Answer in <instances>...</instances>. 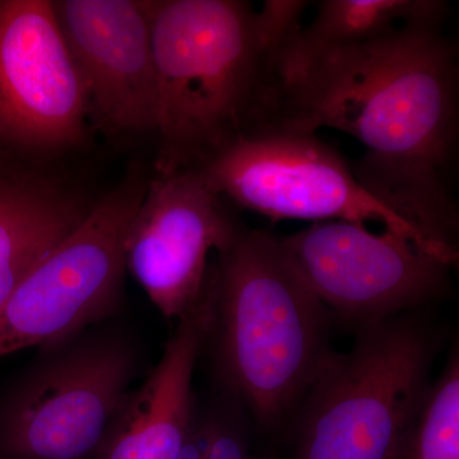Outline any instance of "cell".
Here are the masks:
<instances>
[{
  "label": "cell",
  "mask_w": 459,
  "mask_h": 459,
  "mask_svg": "<svg viewBox=\"0 0 459 459\" xmlns=\"http://www.w3.org/2000/svg\"><path fill=\"white\" fill-rule=\"evenodd\" d=\"M213 320L210 283L178 320L155 369L126 395L98 449V459H179L195 422L192 382Z\"/></svg>",
  "instance_id": "7c38bea8"
},
{
  "label": "cell",
  "mask_w": 459,
  "mask_h": 459,
  "mask_svg": "<svg viewBox=\"0 0 459 459\" xmlns=\"http://www.w3.org/2000/svg\"><path fill=\"white\" fill-rule=\"evenodd\" d=\"M241 226L198 170L155 175L126 235V271L166 319L179 320L204 298L208 255Z\"/></svg>",
  "instance_id": "30bf717a"
},
{
  "label": "cell",
  "mask_w": 459,
  "mask_h": 459,
  "mask_svg": "<svg viewBox=\"0 0 459 459\" xmlns=\"http://www.w3.org/2000/svg\"><path fill=\"white\" fill-rule=\"evenodd\" d=\"M51 5L89 123L114 140L155 134L156 65L142 0H56Z\"/></svg>",
  "instance_id": "8fae6325"
},
{
  "label": "cell",
  "mask_w": 459,
  "mask_h": 459,
  "mask_svg": "<svg viewBox=\"0 0 459 459\" xmlns=\"http://www.w3.org/2000/svg\"><path fill=\"white\" fill-rule=\"evenodd\" d=\"M247 459H265V458H253V457H249Z\"/></svg>",
  "instance_id": "d6986e66"
},
{
  "label": "cell",
  "mask_w": 459,
  "mask_h": 459,
  "mask_svg": "<svg viewBox=\"0 0 459 459\" xmlns=\"http://www.w3.org/2000/svg\"><path fill=\"white\" fill-rule=\"evenodd\" d=\"M280 243L320 303L356 329L416 312L451 285L452 265L389 230L316 222Z\"/></svg>",
  "instance_id": "ba28073f"
},
{
  "label": "cell",
  "mask_w": 459,
  "mask_h": 459,
  "mask_svg": "<svg viewBox=\"0 0 459 459\" xmlns=\"http://www.w3.org/2000/svg\"><path fill=\"white\" fill-rule=\"evenodd\" d=\"M157 74L155 175L198 170L273 126L279 75L243 0H142Z\"/></svg>",
  "instance_id": "7a4b0ae2"
},
{
  "label": "cell",
  "mask_w": 459,
  "mask_h": 459,
  "mask_svg": "<svg viewBox=\"0 0 459 459\" xmlns=\"http://www.w3.org/2000/svg\"><path fill=\"white\" fill-rule=\"evenodd\" d=\"M312 23L300 27L283 48L279 89L331 51L362 44L407 25L443 26L442 0H322Z\"/></svg>",
  "instance_id": "5bb4252c"
},
{
  "label": "cell",
  "mask_w": 459,
  "mask_h": 459,
  "mask_svg": "<svg viewBox=\"0 0 459 459\" xmlns=\"http://www.w3.org/2000/svg\"><path fill=\"white\" fill-rule=\"evenodd\" d=\"M413 312L358 328L296 411L295 459H400L442 333Z\"/></svg>",
  "instance_id": "277c9868"
},
{
  "label": "cell",
  "mask_w": 459,
  "mask_h": 459,
  "mask_svg": "<svg viewBox=\"0 0 459 459\" xmlns=\"http://www.w3.org/2000/svg\"><path fill=\"white\" fill-rule=\"evenodd\" d=\"M42 349L0 401V455L87 458L129 394L134 344L114 333H78Z\"/></svg>",
  "instance_id": "5b68a950"
},
{
  "label": "cell",
  "mask_w": 459,
  "mask_h": 459,
  "mask_svg": "<svg viewBox=\"0 0 459 459\" xmlns=\"http://www.w3.org/2000/svg\"><path fill=\"white\" fill-rule=\"evenodd\" d=\"M229 202L273 220L343 221L385 230L415 241L427 252L457 265L448 255L362 186L336 150L316 133L267 129L247 135L198 169Z\"/></svg>",
  "instance_id": "52a82bcc"
},
{
  "label": "cell",
  "mask_w": 459,
  "mask_h": 459,
  "mask_svg": "<svg viewBox=\"0 0 459 459\" xmlns=\"http://www.w3.org/2000/svg\"><path fill=\"white\" fill-rule=\"evenodd\" d=\"M400 459H459V355L453 350L443 373L429 389Z\"/></svg>",
  "instance_id": "9a60e30c"
},
{
  "label": "cell",
  "mask_w": 459,
  "mask_h": 459,
  "mask_svg": "<svg viewBox=\"0 0 459 459\" xmlns=\"http://www.w3.org/2000/svg\"><path fill=\"white\" fill-rule=\"evenodd\" d=\"M309 5L310 2L304 0H265L261 11H255L256 39L277 75L283 48L300 29L301 17Z\"/></svg>",
  "instance_id": "2e32d148"
},
{
  "label": "cell",
  "mask_w": 459,
  "mask_h": 459,
  "mask_svg": "<svg viewBox=\"0 0 459 459\" xmlns=\"http://www.w3.org/2000/svg\"><path fill=\"white\" fill-rule=\"evenodd\" d=\"M91 207L62 179L0 151V305Z\"/></svg>",
  "instance_id": "4fadbf2b"
},
{
  "label": "cell",
  "mask_w": 459,
  "mask_h": 459,
  "mask_svg": "<svg viewBox=\"0 0 459 459\" xmlns=\"http://www.w3.org/2000/svg\"><path fill=\"white\" fill-rule=\"evenodd\" d=\"M86 102L48 0H0V151L65 152L87 134Z\"/></svg>",
  "instance_id": "9c48e42d"
},
{
  "label": "cell",
  "mask_w": 459,
  "mask_h": 459,
  "mask_svg": "<svg viewBox=\"0 0 459 459\" xmlns=\"http://www.w3.org/2000/svg\"><path fill=\"white\" fill-rule=\"evenodd\" d=\"M204 427L197 424L195 420L179 459H204Z\"/></svg>",
  "instance_id": "ac0fdd59"
},
{
  "label": "cell",
  "mask_w": 459,
  "mask_h": 459,
  "mask_svg": "<svg viewBox=\"0 0 459 459\" xmlns=\"http://www.w3.org/2000/svg\"><path fill=\"white\" fill-rule=\"evenodd\" d=\"M458 98L457 45L443 26H402L331 51L280 86L271 129L352 135L367 148L352 168L362 186L429 243L458 256V208L449 188Z\"/></svg>",
  "instance_id": "6da1fadb"
},
{
  "label": "cell",
  "mask_w": 459,
  "mask_h": 459,
  "mask_svg": "<svg viewBox=\"0 0 459 459\" xmlns=\"http://www.w3.org/2000/svg\"><path fill=\"white\" fill-rule=\"evenodd\" d=\"M148 183L147 171L133 166L0 305V358L59 342L115 312L126 235Z\"/></svg>",
  "instance_id": "8992f818"
},
{
  "label": "cell",
  "mask_w": 459,
  "mask_h": 459,
  "mask_svg": "<svg viewBox=\"0 0 459 459\" xmlns=\"http://www.w3.org/2000/svg\"><path fill=\"white\" fill-rule=\"evenodd\" d=\"M216 255L207 343L229 391L262 430H277L294 419L334 355L332 314L270 232L243 225Z\"/></svg>",
  "instance_id": "3957f363"
},
{
  "label": "cell",
  "mask_w": 459,
  "mask_h": 459,
  "mask_svg": "<svg viewBox=\"0 0 459 459\" xmlns=\"http://www.w3.org/2000/svg\"><path fill=\"white\" fill-rule=\"evenodd\" d=\"M204 427V459H247L246 430L238 416L216 413Z\"/></svg>",
  "instance_id": "e0dca14e"
}]
</instances>
